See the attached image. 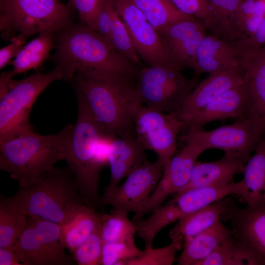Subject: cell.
<instances>
[{
    "label": "cell",
    "instance_id": "cell-9",
    "mask_svg": "<svg viewBox=\"0 0 265 265\" xmlns=\"http://www.w3.org/2000/svg\"><path fill=\"white\" fill-rule=\"evenodd\" d=\"M27 224L13 251L23 265H73L65 251L60 225L27 216Z\"/></svg>",
    "mask_w": 265,
    "mask_h": 265
},
{
    "label": "cell",
    "instance_id": "cell-11",
    "mask_svg": "<svg viewBox=\"0 0 265 265\" xmlns=\"http://www.w3.org/2000/svg\"><path fill=\"white\" fill-rule=\"evenodd\" d=\"M264 136L262 125L253 119L243 118L233 124L205 131L188 130L178 137L180 141L189 140L205 149H218L238 157L245 164L250 159Z\"/></svg>",
    "mask_w": 265,
    "mask_h": 265
},
{
    "label": "cell",
    "instance_id": "cell-43",
    "mask_svg": "<svg viewBox=\"0 0 265 265\" xmlns=\"http://www.w3.org/2000/svg\"><path fill=\"white\" fill-rule=\"evenodd\" d=\"M245 40L248 46L255 51L265 45V17L256 31Z\"/></svg>",
    "mask_w": 265,
    "mask_h": 265
},
{
    "label": "cell",
    "instance_id": "cell-18",
    "mask_svg": "<svg viewBox=\"0 0 265 265\" xmlns=\"http://www.w3.org/2000/svg\"><path fill=\"white\" fill-rule=\"evenodd\" d=\"M247 64L210 74L198 83L177 113L185 121L190 115L216 97L245 82Z\"/></svg>",
    "mask_w": 265,
    "mask_h": 265
},
{
    "label": "cell",
    "instance_id": "cell-38",
    "mask_svg": "<svg viewBox=\"0 0 265 265\" xmlns=\"http://www.w3.org/2000/svg\"><path fill=\"white\" fill-rule=\"evenodd\" d=\"M103 244L100 223L74 251V260L79 265H100Z\"/></svg>",
    "mask_w": 265,
    "mask_h": 265
},
{
    "label": "cell",
    "instance_id": "cell-4",
    "mask_svg": "<svg viewBox=\"0 0 265 265\" xmlns=\"http://www.w3.org/2000/svg\"><path fill=\"white\" fill-rule=\"evenodd\" d=\"M72 124L57 133L41 135L34 131L0 141V169L27 187L64 159V144Z\"/></svg>",
    "mask_w": 265,
    "mask_h": 265
},
{
    "label": "cell",
    "instance_id": "cell-33",
    "mask_svg": "<svg viewBox=\"0 0 265 265\" xmlns=\"http://www.w3.org/2000/svg\"><path fill=\"white\" fill-rule=\"evenodd\" d=\"M128 213L113 209L109 213L102 212L101 231L104 243L125 241L134 238L136 234L133 221Z\"/></svg>",
    "mask_w": 265,
    "mask_h": 265
},
{
    "label": "cell",
    "instance_id": "cell-21",
    "mask_svg": "<svg viewBox=\"0 0 265 265\" xmlns=\"http://www.w3.org/2000/svg\"><path fill=\"white\" fill-rule=\"evenodd\" d=\"M245 165L238 157L227 152L218 160L196 162L188 183L176 194L193 188L227 185L233 181L235 175L243 173Z\"/></svg>",
    "mask_w": 265,
    "mask_h": 265
},
{
    "label": "cell",
    "instance_id": "cell-30",
    "mask_svg": "<svg viewBox=\"0 0 265 265\" xmlns=\"http://www.w3.org/2000/svg\"><path fill=\"white\" fill-rule=\"evenodd\" d=\"M53 33L45 32L23 46L11 62L14 76L37 69L49 57L54 46Z\"/></svg>",
    "mask_w": 265,
    "mask_h": 265
},
{
    "label": "cell",
    "instance_id": "cell-40",
    "mask_svg": "<svg viewBox=\"0 0 265 265\" xmlns=\"http://www.w3.org/2000/svg\"><path fill=\"white\" fill-rule=\"evenodd\" d=\"M182 13L193 16L203 23L210 13L208 0H170Z\"/></svg>",
    "mask_w": 265,
    "mask_h": 265
},
{
    "label": "cell",
    "instance_id": "cell-7",
    "mask_svg": "<svg viewBox=\"0 0 265 265\" xmlns=\"http://www.w3.org/2000/svg\"><path fill=\"white\" fill-rule=\"evenodd\" d=\"M69 9L57 0H0V30L5 38L18 32L27 37L67 27Z\"/></svg>",
    "mask_w": 265,
    "mask_h": 265
},
{
    "label": "cell",
    "instance_id": "cell-35",
    "mask_svg": "<svg viewBox=\"0 0 265 265\" xmlns=\"http://www.w3.org/2000/svg\"><path fill=\"white\" fill-rule=\"evenodd\" d=\"M110 42L111 45L127 59L134 64L143 67L132 38L117 9L113 16Z\"/></svg>",
    "mask_w": 265,
    "mask_h": 265
},
{
    "label": "cell",
    "instance_id": "cell-39",
    "mask_svg": "<svg viewBox=\"0 0 265 265\" xmlns=\"http://www.w3.org/2000/svg\"><path fill=\"white\" fill-rule=\"evenodd\" d=\"M116 9L115 0H101L96 19V31L110 44L111 27Z\"/></svg>",
    "mask_w": 265,
    "mask_h": 265
},
{
    "label": "cell",
    "instance_id": "cell-44",
    "mask_svg": "<svg viewBox=\"0 0 265 265\" xmlns=\"http://www.w3.org/2000/svg\"><path fill=\"white\" fill-rule=\"evenodd\" d=\"M0 265H23L19 262L13 249L0 247Z\"/></svg>",
    "mask_w": 265,
    "mask_h": 265
},
{
    "label": "cell",
    "instance_id": "cell-45",
    "mask_svg": "<svg viewBox=\"0 0 265 265\" xmlns=\"http://www.w3.org/2000/svg\"><path fill=\"white\" fill-rule=\"evenodd\" d=\"M14 76L12 72H2L0 77V98L3 97L8 91Z\"/></svg>",
    "mask_w": 265,
    "mask_h": 265
},
{
    "label": "cell",
    "instance_id": "cell-42",
    "mask_svg": "<svg viewBox=\"0 0 265 265\" xmlns=\"http://www.w3.org/2000/svg\"><path fill=\"white\" fill-rule=\"evenodd\" d=\"M26 37L19 34L11 39L10 43L0 50V69H3L16 57L26 43Z\"/></svg>",
    "mask_w": 265,
    "mask_h": 265
},
{
    "label": "cell",
    "instance_id": "cell-32",
    "mask_svg": "<svg viewBox=\"0 0 265 265\" xmlns=\"http://www.w3.org/2000/svg\"><path fill=\"white\" fill-rule=\"evenodd\" d=\"M152 26L160 31L190 16L178 10L170 0H133Z\"/></svg>",
    "mask_w": 265,
    "mask_h": 265
},
{
    "label": "cell",
    "instance_id": "cell-17",
    "mask_svg": "<svg viewBox=\"0 0 265 265\" xmlns=\"http://www.w3.org/2000/svg\"><path fill=\"white\" fill-rule=\"evenodd\" d=\"M115 3L140 58L149 66L171 64L158 31L133 0H115Z\"/></svg>",
    "mask_w": 265,
    "mask_h": 265
},
{
    "label": "cell",
    "instance_id": "cell-28",
    "mask_svg": "<svg viewBox=\"0 0 265 265\" xmlns=\"http://www.w3.org/2000/svg\"><path fill=\"white\" fill-rule=\"evenodd\" d=\"M210 13L203 23L210 33L231 40L238 39L235 28V19L242 0H208Z\"/></svg>",
    "mask_w": 265,
    "mask_h": 265
},
{
    "label": "cell",
    "instance_id": "cell-14",
    "mask_svg": "<svg viewBox=\"0 0 265 265\" xmlns=\"http://www.w3.org/2000/svg\"><path fill=\"white\" fill-rule=\"evenodd\" d=\"M220 220L229 222L236 241L253 255L259 265H265V201L241 208L231 198Z\"/></svg>",
    "mask_w": 265,
    "mask_h": 265
},
{
    "label": "cell",
    "instance_id": "cell-37",
    "mask_svg": "<svg viewBox=\"0 0 265 265\" xmlns=\"http://www.w3.org/2000/svg\"><path fill=\"white\" fill-rule=\"evenodd\" d=\"M141 251L136 246L134 238L122 241L104 243L100 265H125L127 260L138 256Z\"/></svg>",
    "mask_w": 265,
    "mask_h": 265
},
{
    "label": "cell",
    "instance_id": "cell-41",
    "mask_svg": "<svg viewBox=\"0 0 265 265\" xmlns=\"http://www.w3.org/2000/svg\"><path fill=\"white\" fill-rule=\"evenodd\" d=\"M83 24L96 31V19L101 0H73Z\"/></svg>",
    "mask_w": 265,
    "mask_h": 265
},
{
    "label": "cell",
    "instance_id": "cell-8",
    "mask_svg": "<svg viewBox=\"0 0 265 265\" xmlns=\"http://www.w3.org/2000/svg\"><path fill=\"white\" fill-rule=\"evenodd\" d=\"M198 81L196 77L186 78L171 64H161L143 67L135 87L143 105L167 113H177Z\"/></svg>",
    "mask_w": 265,
    "mask_h": 265
},
{
    "label": "cell",
    "instance_id": "cell-27",
    "mask_svg": "<svg viewBox=\"0 0 265 265\" xmlns=\"http://www.w3.org/2000/svg\"><path fill=\"white\" fill-rule=\"evenodd\" d=\"M245 193L241 200L253 207L265 201V135L245 164L243 172Z\"/></svg>",
    "mask_w": 265,
    "mask_h": 265
},
{
    "label": "cell",
    "instance_id": "cell-10",
    "mask_svg": "<svg viewBox=\"0 0 265 265\" xmlns=\"http://www.w3.org/2000/svg\"><path fill=\"white\" fill-rule=\"evenodd\" d=\"M135 136L145 150L154 151L164 166L176 154L180 131L185 126L176 113H167L142 105L134 119Z\"/></svg>",
    "mask_w": 265,
    "mask_h": 265
},
{
    "label": "cell",
    "instance_id": "cell-34",
    "mask_svg": "<svg viewBox=\"0 0 265 265\" xmlns=\"http://www.w3.org/2000/svg\"><path fill=\"white\" fill-rule=\"evenodd\" d=\"M196 265H259V264L253 255L238 244L233 237Z\"/></svg>",
    "mask_w": 265,
    "mask_h": 265
},
{
    "label": "cell",
    "instance_id": "cell-25",
    "mask_svg": "<svg viewBox=\"0 0 265 265\" xmlns=\"http://www.w3.org/2000/svg\"><path fill=\"white\" fill-rule=\"evenodd\" d=\"M245 193L242 180L232 181L221 186L193 188L176 194L171 201L183 215L202 209L217 201L231 195H236L241 200Z\"/></svg>",
    "mask_w": 265,
    "mask_h": 265
},
{
    "label": "cell",
    "instance_id": "cell-19",
    "mask_svg": "<svg viewBox=\"0 0 265 265\" xmlns=\"http://www.w3.org/2000/svg\"><path fill=\"white\" fill-rule=\"evenodd\" d=\"M246 99L245 82L213 99L185 121L188 130H202L207 123L229 118L243 119Z\"/></svg>",
    "mask_w": 265,
    "mask_h": 265
},
{
    "label": "cell",
    "instance_id": "cell-29",
    "mask_svg": "<svg viewBox=\"0 0 265 265\" xmlns=\"http://www.w3.org/2000/svg\"><path fill=\"white\" fill-rule=\"evenodd\" d=\"M27 216L13 197L0 198V247L13 249L27 224Z\"/></svg>",
    "mask_w": 265,
    "mask_h": 265
},
{
    "label": "cell",
    "instance_id": "cell-6",
    "mask_svg": "<svg viewBox=\"0 0 265 265\" xmlns=\"http://www.w3.org/2000/svg\"><path fill=\"white\" fill-rule=\"evenodd\" d=\"M60 80H66V75L57 65L49 73L37 71L22 80H12L8 91L0 98V141L34 131L29 121L34 103L52 82Z\"/></svg>",
    "mask_w": 265,
    "mask_h": 265
},
{
    "label": "cell",
    "instance_id": "cell-23",
    "mask_svg": "<svg viewBox=\"0 0 265 265\" xmlns=\"http://www.w3.org/2000/svg\"><path fill=\"white\" fill-rule=\"evenodd\" d=\"M233 237L232 230L219 220L185 242L183 251L177 260V265H196Z\"/></svg>",
    "mask_w": 265,
    "mask_h": 265
},
{
    "label": "cell",
    "instance_id": "cell-24",
    "mask_svg": "<svg viewBox=\"0 0 265 265\" xmlns=\"http://www.w3.org/2000/svg\"><path fill=\"white\" fill-rule=\"evenodd\" d=\"M101 215L83 203L75 207L60 225L65 247L73 253L100 225Z\"/></svg>",
    "mask_w": 265,
    "mask_h": 265
},
{
    "label": "cell",
    "instance_id": "cell-2",
    "mask_svg": "<svg viewBox=\"0 0 265 265\" xmlns=\"http://www.w3.org/2000/svg\"><path fill=\"white\" fill-rule=\"evenodd\" d=\"M76 90L77 118L71 124L65 140L64 159L74 174L83 202L97 210H102L104 206L99 188L100 174L104 166L97 159L95 149L99 137L105 132L84 96Z\"/></svg>",
    "mask_w": 265,
    "mask_h": 265
},
{
    "label": "cell",
    "instance_id": "cell-5",
    "mask_svg": "<svg viewBox=\"0 0 265 265\" xmlns=\"http://www.w3.org/2000/svg\"><path fill=\"white\" fill-rule=\"evenodd\" d=\"M13 197L27 216L59 225L76 206L83 203L74 174L68 165L53 167L28 186L19 187Z\"/></svg>",
    "mask_w": 265,
    "mask_h": 265
},
{
    "label": "cell",
    "instance_id": "cell-20",
    "mask_svg": "<svg viewBox=\"0 0 265 265\" xmlns=\"http://www.w3.org/2000/svg\"><path fill=\"white\" fill-rule=\"evenodd\" d=\"M145 150L132 135L118 136L113 140L108 155L110 179L104 192L115 188L123 179L147 159Z\"/></svg>",
    "mask_w": 265,
    "mask_h": 265
},
{
    "label": "cell",
    "instance_id": "cell-1",
    "mask_svg": "<svg viewBox=\"0 0 265 265\" xmlns=\"http://www.w3.org/2000/svg\"><path fill=\"white\" fill-rule=\"evenodd\" d=\"M65 29L58 39L56 57L66 80L79 73L105 81L135 83L142 68L127 59L96 31L84 24Z\"/></svg>",
    "mask_w": 265,
    "mask_h": 265
},
{
    "label": "cell",
    "instance_id": "cell-15",
    "mask_svg": "<svg viewBox=\"0 0 265 265\" xmlns=\"http://www.w3.org/2000/svg\"><path fill=\"white\" fill-rule=\"evenodd\" d=\"M256 52L244 38L230 40L208 33L197 49L193 69L199 75L245 65Z\"/></svg>",
    "mask_w": 265,
    "mask_h": 265
},
{
    "label": "cell",
    "instance_id": "cell-16",
    "mask_svg": "<svg viewBox=\"0 0 265 265\" xmlns=\"http://www.w3.org/2000/svg\"><path fill=\"white\" fill-rule=\"evenodd\" d=\"M158 32L170 63L181 71L193 69L197 49L208 33L202 21L190 16Z\"/></svg>",
    "mask_w": 265,
    "mask_h": 265
},
{
    "label": "cell",
    "instance_id": "cell-26",
    "mask_svg": "<svg viewBox=\"0 0 265 265\" xmlns=\"http://www.w3.org/2000/svg\"><path fill=\"white\" fill-rule=\"evenodd\" d=\"M231 197H226L194 212L185 214L170 230L171 240L183 243L194 237L220 220V217L226 210Z\"/></svg>",
    "mask_w": 265,
    "mask_h": 265
},
{
    "label": "cell",
    "instance_id": "cell-31",
    "mask_svg": "<svg viewBox=\"0 0 265 265\" xmlns=\"http://www.w3.org/2000/svg\"><path fill=\"white\" fill-rule=\"evenodd\" d=\"M152 212V215L147 219L140 218L133 221L136 234L143 240L145 247H153V241L158 234L183 216L171 201L165 205H161Z\"/></svg>",
    "mask_w": 265,
    "mask_h": 265
},
{
    "label": "cell",
    "instance_id": "cell-3",
    "mask_svg": "<svg viewBox=\"0 0 265 265\" xmlns=\"http://www.w3.org/2000/svg\"><path fill=\"white\" fill-rule=\"evenodd\" d=\"M73 78L76 89L84 96L105 133L135 136L134 117L143 105L135 82L105 81L79 73Z\"/></svg>",
    "mask_w": 265,
    "mask_h": 265
},
{
    "label": "cell",
    "instance_id": "cell-46",
    "mask_svg": "<svg viewBox=\"0 0 265 265\" xmlns=\"http://www.w3.org/2000/svg\"><path fill=\"white\" fill-rule=\"evenodd\" d=\"M264 1H265V0H264Z\"/></svg>",
    "mask_w": 265,
    "mask_h": 265
},
{
    "label": "cell",
    "instance_id": "cell-12",
    "mask_svg": "<svg viewBox=\"0 0 265 265\" xmlns=\"http://www.w3.org/2000/svg\"><path fill=\"white\" fill-rule=\"evenodd\" d=\"M163 170V165L159 159L154 162L147 159L126 177L122 185L104 192L102 204L128 213L138 212L149 200Z\"/></svg>",
    "mask_w": 265,
    "mask_h": 265
},
{
    "label": "cell",
    "instance_id": "cell-36",
    "mask_svg": "<svg viewBox=\"0 0 265 265\" xmlns=\"http://www.w3.org/2000/svg\"><path fill=\"white\" fill-rule=\"evenodd\" d=\"M183 247L181 241L172 240L163 247H145L138 256L127 260L125 265H171L176 253Z\"/></svg>",
    "mask_w": 265,
    "mask_h": 265
},
{
    "label": "cell",
    "instance_id": "cell-13",
    "mask_svg": "<svg viewBox=\"0 0 265 265\" xmlns=\"http://www.w3.org/2000/svg\"><path fill=\"white\" fill-rule=\"evenodd\" d=\"M181 141L185 145L170 160L149 200L133 221L142 218L146 214L162 205L172 193H176L188 183L199 156L206 149L198 143L189 140Z\"/></svg>",
    "mask_w": 265,
    "mask_h": 265
},
{
    "label": "cell",
    "instance_id": "cell-22",
    "mask_svg": "<svg viewBox=\"0 0 265 265\" xmlns=\"http://www.w3.org/2000/svg\"><path fill=\"white\" fill-rule=\"evenodd\" d=\"M245 84L246 99L243 118L259 122L265 135V45L247 63Z\"/></svg>",
    "mask_w": 265,
    "mask_h": 265
}]
</instances>
